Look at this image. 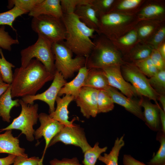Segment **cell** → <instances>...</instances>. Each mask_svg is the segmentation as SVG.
Here are the masks:
<instances>
[{"mask_svg": "<svg viewBox=\"0 0 165 165\" xmlns=\"http://www.w3.org/2000/svg\"><path fill=\"white\" fill-rule=\"evenodd\" d=\"M153 48L150 45L141 42L138 43L127 54L123 57L124 61L128 63L149 57Z\"/></svg>", "mask_w": 165, "mask_h": 165, "instance_id": "83f0119b", "label": "cell"}, {"mask_svg": "<svg viewBox=\"0 0 165 165\" xmlns=\"http://www.w3.org/2000/svg\"><path fill=\"white\" fill-rule=\"evenodd\" d=\"M94 46L86 58L85 66L89 69H102L109 66L127 63L123 59L121 53L112 41L102 35H95Z\"/></svg>", "mask_w": 165, "mask_h": 165, "instance_id": "3957f363", "label": "cell"}, {"mask_svg": "<svg viewBox=\"0 0 165 165\" xmlns=\"http://www.w3.org/2000/svg\"><path fill=\"white\" fill-rule=\"evenodd\" d=\"M89 69L85 65L78 71L76 76L71 81L67 82L59 91L58 96L70 95L75 98L79 94L83 85Z\"/></svg>", "mask_w": 165, "mask_h": 165, "instance_id": "44dd1931", "label": "cell"}, {"mask_svg": "<svg viewBox=\"0 0 165 165\" xmlns=\"http://www.w3.org/2000/svg\"><path fill=\"white\" fill-rule=\"evenodd\" d=\"M19 141L17 137L13 136L12 130H7L0 134V153L28 157V155L25 153V149L20 147Z\"/></svg>", "mask_w": 165, "mask_h": 165, "instance_id": "d6986e66", "label": "cell"}, {"mask_svg": "<svg viewBox=\"0 0 165 165\" xmlns=\"http://www.w3.org/2000/svg\"><path fill=\"white\" fill-rule=\"evenodd\" d=\"M19 43L17 39L13 38L5 31V26L0 27V48L10 51L13 45Z\"/></svg>", "mask_w": 165, "mask_h": 165, "instance_id": "74e56055", "label": "cell"}, {"mask_svg": "<svg viewBox=\"0 0 165 165\" xmlns=\"http://www.w3.org/2000/svg\"><path fill=\"white\" fill-rule=\"evenodd\" d=\"M52 48L56 70L65 79L73 77L75 72L85 65L86 57L76 56L72 58L73 53L64 45V41L53 43Z\"/></svg>", "mask_w": 165, "mask_h": 165, "instance_id": "8992f818", "label": "cell"}, {"mask_svg": "<svg viewBox=\"0 0 165 165\" xmlns=\"http://www.w3.org/2000/svg\"><path fill=\"white\" fill-rule=\"evenodd\" d=\"M124 135L120 137H117L115 140L114 145L109 153H105L103 156L100 155L98 160L106 165H118V160L119 152L125 145Z\"/></svg>", "mask_w": 165, "mask_h": 165, "instance_id": "f1b7e54d", "label": "cell"}, {"mask_svg": "<svg viewBox=\"0 0 165 165\" xmlns=\"http://www.w3.org/2000/svg\"><path fill=\"white\" fill-rule=\"evenodd\" d=\"M42 15L62 18L63 15L60 0H42L28 13L33 17Z\"/></svg>", "mask_w": 165, "mask_h": 165, "instance_id": "ffe728a7", "label": "cell"}, {"mask_svg": "<svg viewBox=\"0 0 165 165\" xmlns=\"http://www.w3.org/2000/svg\"><path fill=\"white\" fill-rule=\"evenodd\" d=\"M98 35H102L111 41L134 29L140 21L137 14L109 12L98 17Z\"/></svg>", "mask_w": 165, "mask_h": 165, "instance_id": "277c9868", "label": "cell"}, {"mask_svg": "<svg viewBox=\"0 0 165 165\" xmlns=\"http://www.w3.org/2000/svg\"><path fill=\"white\" fill-rule=\"evenodd\" d=\"M165 20H146L140 21L135 27L140 42L145 43Z\"/></svg>", "mask_w": 165, "mask_h": 165, "instance_id": "603a6c76", "label": "cell"}, {"mask_svg": "<svg viewBox=\"0 0 165 165\" xmlns=\"http://www.w3.org/2000/svg\"><path fill=\"white\" fill-rule=\"evenodd\" d=\"M59 142L78 147L83 153L91 147L87 141L84 129L76 124L72 127L64 126L50 141L48 147Z\"/></svg>", "mask_w": 165, "mask_h": 165, "instance_id": "30bf717a", "label": "cell"}, {"mask_svg": "<svg viewBox=\"0 0 165 165\" xmlns=\"http://www.w3.org/2000/svg\"><path fill=\"white\" fill-rule=\"evenodd\" d=\"M111 41L123 57L129 53L140 42L135 28L124 35Z\"/></svg>", "mask_w": 165, "mask_h": 165, "instance_id": "cb8c5ba5", "label": "cell"}, {"mask_svg": "<svg viewBox=\"0 0 165 165\" xmlns=\"http://www.w3.org/2000/svg\"><path fill=\"white\" fill-rule=\"evenodd\" d=\"M74 13L87 26L98 33L99 20L96 12L90 3L78 6Z\"/></svg>", "mask_w": 165, "mask_h": 165, "instance_id": "7402d4cb", "label": "cell"}, {"mask_svg": "<svg viewBox=\"0 0 165 165\" xmlns=\"http://www.w3.org/2000/svg\"><path fill=\"white\" fill-rule=\"evenodd\" d=\"M99 90L83 86L75 98L81 112L87 119L91 117H95L98 114L97 98Z\"/></svg>", "mask_w": 165, "mask_h": 165, "instance_id": "5bb4252c", "label": "cell"}, {"mask_svg": "<svg viewBox=\"0 0 165 165\" xmlns=\"http://www.w3.org/2000/svg\"><path fill=\"white\" fill-rule=\"evenodd\" d=\"M111 96L114 103L118 104L139 119L144 121L140 100L126 96L115 88L109 86L105 90Z\"/></svg>", "mask_w": 165, "mask_h": 165, "instance_id": "9a60e30c", "label": "cell"}, {"mask_svg": "<svg viewBox=\"0 0 165 165\" xmlns=\"http://www.w3.org/2000/svg\"><path fill=\"white\" fill-rule=\"evenodd\" d=\"M42 0H9L7 7L11 9L13 7H17L27 13L31 11L37 4Z\"/></svg>", "mask_w": 165, "mask_h": 165, "instance_id": "8d00e7d4", "label": "cell"}, {"mask_svg": "<svg viewBox=\"0 0 165 165\" xmlns=\"http://www.w3.org/2000/svg\"><path fill=\"white\" fill-rule=\"evenodd\" d=\"M146 1L144 0H115L109 12L137 14Z\"/></svg>", "mask_w": 165, "mask_h": 165, "instance_id": "484cf974", "label": "cell"}, {"mask_svg": "<svg viewBox=\"0 0 165 165\" xmlns=\"http://www.w3.org/2000/svg\"><path fill=\"white\" fill-rule=\"evenodd\" d=\"M31 27L34 31L53 43L64 41L65 39L66 28L61 18L45 15L34 17Z\"/></svg>", "mask_w": 165, "mask_h": 165, "instance_id": "52a82bcc", "label": "cell"}, {"mask_svg": "<svg viewBox=\"0 0 165 165\" xmlns=\"http://www.w3.org/2000/svg\"><path fill=\"white\" fill-rule=\"evenodd\" d=\"M91 0H60L63 14L74 13L79 6L90 3Z\"/></svg>", "mask_w": 165, "mask_h": 165, "instance_id": "60d3db41", "label": "cell"}, {"mask_svg": "<svg viewBox=\"0 0 165 165\" xmlns=\"http://www.w3.org/2000/svg\"><path fill=\"white\" fill-rule=\"evenodd\" d=\"M38 119L40 125L35 131L34 138L36 140L44 138L45 145L43 155H44L50 141L64 126L45 113L38 114Z\"/></svg>", "mask_w": 165, "mask_h": 165, "instance_id": "7c38bea8", "label": "cell"}, {"mask_svg": "<svg viewBox=\"0 0 165 165\" xmlns=\"http://www.w3.org/2000/svg\"><path fill=\"white\" fill-rule=\"evenodd\" d=\"M157 49L161 56L165 60V41L159 46Z\"/></svg>", "mask_w": 165, "mask_h": 165, "instance_id": "c3c4849f", "label": "cell"}, {"mask_svg": "<svg viewBox=\"0 0 165 165\" xmlns=\"http://www.w3.org/2000/svg\"><path fill=\"white\" fill-rule=\"evenodd\" d=\"M3 82L2 80V75L0 72V84Z\"/></svg>", "mask_w": 165, "mask_h": 165, "instance_id": "816d5d0a", "label": "cell"}, {"mask_svg": "<svg viewBox=\"0 0 165 165\" xmlns=\"http://www.w3.org/2000/svg\"><path fill=\"white\" fill-rule=\"evenodd\" d=\"M10 85L4 82L0 84V97L6 91Z\"/></svg>", "mask_w": 165, "mask_h": 165, "instance_id": "681fc988", "label": "cell"}, {"mask_svg": "<svg viewBox=\"0 0 165 165\" xmlns=\"http://www.w3.org/2000/svg\"><path fill=\"white\" fill-rule=\"evenodd\" d=\"M16 156L9 154L6 157L0 158V165H11L13 163Z\"/></svg>", "mask_w": 165, "mask_h": 165, "instance_id": "bcb514c9", "label": "cell"}, {"mask_svg": "<svg viewBox=\"0 0 165 165\" xmlns=\"http://www.w3.org/2000/svg\"><path fill=\"white\" fill-rule=\"evenodd\" d=\"M54 76L40 61L32 59L26 67L15 69L10 84L12 97L35 95Z\"/></svg>", "mask_w": 165, "mask_h": 165, "instance_id": "6da1fadb", "label": "cell"}, {"mask_svg": "<svg viewBox=\"0 0 165 165\" xmlns=\"http://www.w3.org/2000/svg\"><path fill=\"white\" fill-rule=\"evenodd\" d=\"M160 165H165V164H163Z\"/></svg>", "mask_w": 165, "mask_h": 165, "instance_id": "f5cc1de1", "label": "cell"}, {"mask_svg": "<svg viewBox=\"0 0 165 165\" xmlns=\"http://www.w3.org/2000/svg\"><path fill=\"white\" fill-rule=\"evenodd\" d=\"M149 57L158 71L165 69V60L161 56L157 49L153 50Z\"/></svg>", "mask_w": 165, "mask_h": 165, "instance_id": "7bdbcfd3", "label": "cell"}, {"mask_svg": "<svg viewBox=\"0 0 165 165\" xmlns=\"http://www.w3.org/2000/svg\"><path fill=\"white\" fill-rule=\"evenodd\" d=\"M133 63L146 76L150 78L159 71L152 64L149 57Z\"/></svg>", "mask_w": 165, "mask_h": 165, "instance_id": "d590c367", "label": "cell"}, {"mask_svg": "<svg viewBox=\"0 0 165 165\" xmlns=\"http://www.w3.org/2000/svg\"><path fill=\"white\" fill-rule=\"evenodd\" d=\"M150 85L159 95L165 94V69L159 71L148 79Z\"/></svg>", "mask_w": 165, "mask_h": 165, "instance_id": "e575fe53", "label": "cell"}, {"mask_svg": "<svg viewBox=\"0 0 165 165\" xmlns=\"http://www.w3.org/2000/svg\"><path fill=\"white\" fill-rule=\"evenodd\" d=\"M159 115L161 130L165 134V112L160 106L159 108Z\"/></svg>", "mask_w": 165, "mask_h": 165, "instance_id": "7dc6e473", "label": "cell"}, {"mask_svg": "<svg viewBox=\"0 0 165 165\" xmlns=\"http://www.w3.org/2000/svg\"><path fill=\"white\" fill-rule=\"evenodd\" d=\"M50 165H82L76 157L63 158L60 160L55 158L50 161Z\"/></svg>", "mask_w": 165, "mask_h": 165, "instance_id": "ee69618b", "label": "cell"}, {"mask_svg": "<svg viewBox=\"0 0 165 165\" xmlns=\"http://www.w3.org/2000/svg\"><path fill=\"white\" fill-rule=\"evenodd\" d=\"M38 35V39L35 43L21 51L20 67H26L33 58H35L54 75L56 70L52 48L53 43L44 36Z\"/></svg>", "mask_w": 165, "mask_h": 165, "instance_id": "5b68a950", "label": "cell"}, {"mask_svg": "<svg viewBox=\"0 0 165 165\" xmlns=\"http://www.w3.org/2000/svg\"><path fill=\"white\" fill-rule=\"evenodd\" d=\"M74 100L75 97L70 95H65L62 97L57 96L56 99V108L53 112L49 114L50 116L64 126H74L73 122L76 118L75 117L71 121L69 120L68 108L70 103Z\"/></svg>", "mask_w": 165, "mask_h": 165, "instance_id": "ac0fdd59", "label": "cell"}, {"mask_svg": "<svg viewBox=\"0 0 165 165\" xmlns=\"http://www.w3.org/2000/svg\"><path fill=\"white\" fill-rule=\"evenodd\" d=\"M0 72L4 82L11 84L13 73L12 68L15 66L5 58L2 50L0 48Z\"/></svg>", "mask_w": 165, "mask_h": 165, "instance_id": "836d02e7", "label": "cell"}, {"mask_svg": "<svg viewBox=\"0 0 165 165\" xmlns=\"http://www.w3.org/2000/svg\"><path fill=\"white\" fill-rule=\"evenodd\" d=\"M21 110L19 115L15 118L12 123L7 127L0 129V133L7 130H18L24 134L29 141L35 139V131L33 126L36 124L38 118V105L37 104H28L21 99L19 100Z\"/></svg>", "mask_w": 165, "mask_h": 165, "instance_id": "ba28073f", "label": "cell"}, {"mask_svg": "<svg viewBox=\"0 0 165 165\" xmlns=\"http://www.w3.org/2000/svg\"><path fill=\"white\" fill-rule=\"evenodd\" d=\"M53 81L49 87L43 93L33 95L27 96L22 98V100L29 105L34 104L35 101L39 100L46 103L49 107L50 114L55 110V103L60 89L67 82L61 74L56 71Z\"/></svg>", "mask_w": 165, "mask_h": 165, "instance_id": "8fae6325", "label": "cell"}, {"mask_svg": "<svg viewBox=\"0 0 165 165\" xmlns=\"http://www.w3.org/2000/svg\"><path fill=\"white\" fill-rule=\"evenodd\" d=\"M156 139L160 142V145L156 154L148 163V165L165 164V134L161 130L158 131Z\"/></svg>", "mask_w": 165, "mask_h": 165, "instance_id": "1f68e13d", "label": "cell"}, {"mask_svg": "<svg viewBox=\"0 0 165 165\" xmlns=\"http://www.w3.org/2000/svg\"><path fill=\"white\" fill-rule=\"evenodd\" d=\"M123 162L124 165H147L136 159L129 154L124 155Z\"/></svg>", "mask_w": 165, "mask_h": 165, "instance_id": "f6af8a7d", "label": "cell"}, {"mask_svg": "<svg viewBox=\"0 0 165 165\" xmlns=\"http://www.w3.org/2000/svg\"><path fill=\"white\" fill-rule=\"evenodd\" d=\"M61 18L66 30L64 45L73 53L86 58L94 46L91 38H94L95 31L82 22L74 13L63 14Z\"/></svg>", "mask_w": 165, "mask_h": 165, "instance_id": "7a4b0ae2", "label": "cell"}, {"mask_svg": "<svg viewBox=\"0 0 165 165\" xmlns=\"http://www.w3.org/2000/svg\"><path fill=\"white\" fill-rule=\"evenodd\" d=\"M99 145V143L97 142L93 147H91L83 153L82 163L84 165H95L100 156L106 151L108 149L107 146L101 148Z\"/></svg>", "mask_w": 165, "mask_h": 165, "instance_id": "4dcf8cb0", "label": "cell"}, {"mask_svg": "<svg viewBox=\"0 0 165 165\" xmlns=\"http://www.w3.org/2000/svg\"><path fill=\"white\" fill-rule=\"evenodd\" d=\"M121 65H113L104 68L102 70L109 86L119 90L126 96L130 98L139 96L131 84L126 81L122 74Z\"/></svg>", "mask_w": 165, "mask_h": 165, "instance_id": "4fadbf2b", "label": "cell"}, {"mask_svg": "<svg viewBox=\"0 0 165 165\" xmlns=\"http://www.w3.org/2000/svg\"><path fill=\"white\" fill-rule=\"evenodd\" d=\"M137 15L139 21L146 20H165L164 1L162 0L146 1Z\"/></svg>", "mask_w": 165, "mask_h": 165, "instance_id": "2e32d148", "label": "cell"}, {"mask_svg": "<svg viewBox=\"0 0 165 165\" xmlns=\"http://www.w3.org/2000/svg\"><path fill=\"white\" fill-rule=\"evenodd\" d=\"M109 86L106 77L101 69H89L83 86L104 90Z\"/></svg>", "mask_w": 165, "mask_h": 165, "instance_id": "d4e9b609", "label": "cell"}, {"mask_svg": "<svg viewBox=\"0 0 165 165\" xmlns=\"http://www.w3.org/2000/svg\"><path fill=\"white\" fill-rule=\"evenodd\" d=\"M44 155L41 159L32 156L30 158L16 156L13 165H43Z\"/></svg>", "mask_w": 165, "mask_h": 165, "instance_id": "b9f144b4", "label": "cell"}, {"mask_svg": "<svg viewBox=\"0 0 165 165\" xmlns=\"http://www.w3.org/2000/svg\"><path fill=\"white\" fill-rule=\"evenodd\" d=\"M12 98L10 84L6 91L0 97V117L7 123L10 122V112L12 108L20 105L19 99L13 100Z\"/></svg>", "mask_w": 165, "mask_h": 165, "instance_id": "4316f807", "label": "cell"}, {"mask_svg": "<svg viewBox=\"0 0 165 165\" xmlns=\"http://www.w3.org/2000/svg\"><path fill=\"white\" fill-rule=\"evenodd\" d=\"M122 76L130 83L139 96H144L158 103L159 94L150 85L148 79L133 63H127L121 66Z\"/></svg>", "mask_w": 165, "mask_h": 165, "instance_id": "9c48e42d", "label": "cell"}, {"mask_svg": "<svg viewBox=\"0 0 165 165\" xmlns=\"http://www.w3.org/2000/svg\"><path fill=\"white\" fill-rule=\"evenodd\" d=\"M27 13L17 7H13L7 11L0 13V25H9L14 30L13 26L14 20L18 17Z\"/></svg>", "mask_w": 165, "mask_h": 165, "instance_id": "d6a6232c", "label": "cell"}, {"mask_svg": "<svg viewBox=\"0 0 165 165\" xmlns=\"http://www.w3.org/2000/svg\"><path fill=\"white\" fill-rule=\"evenodd\" d=\"M160 103L162 108L165 112V95H159L158 97V100Z\"/></svg>", "mask_w": 165, "mask_h": 165, "instance_id": "f907efd6", "label": "cell"}, {"mask_svg": "<svg viewBox=\"0 0 165 165\" xmlns=\"http://www.w3.org/2000/svg\"><path fill=\"white\" fill-rule=\"evenodd\" d=\"M140 104L144 108L143 116L146 125L151 130L158 132L161 130L158 103L155 104L149 100L145 99L142 96L140 100Z\"/></svg>", "mask_w": 165, "mask_h": 165, "instance_id": "e0dca14e", "label": "cell"}, {"mask_svg": "<svg viewBox=\"0 0 165 165\" xmlns=\"http://www.w3.org/2000/svg\"><path fill=\"white\" fill-rule=\"evenodd\" d=\"M115 0H91L90 4L97 16L108 12Z\"/></svg>", "mask_w": 165, "mask_h": 165, "instance_id": "f35d334b", "label": "cell"}, {"mask_svg": "<svg viewBox=\"0 0 165 165\" xmlns=\"http://www.w3.org/2000/svg\"><path fill=\"white\" fill-rule=\"evenodd\" d=\"M165 23L161 25L152 37L145 43L153 49H157L159 46L165 41Z\"/></svg>", "mask_w": 165, "mask_h": 165, "instance_id": "ab89813d", "label": "cell"}, {"mask_svg": "<svg viewBox=\"0 0 165 165\" xmlns=\"http://www.w3.org/2000/svg\"><path fill=\"white\" fill-rule=\"evenodd\" d=\"M114 103L108 93L105 90H99L97 98L98 114L113 110Z\"/></svg>", "mask_w": 165, "mask_h": 165, "instance_id": "f546056e", "label": "cell"}]
</instances>
